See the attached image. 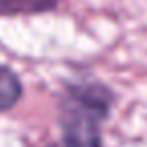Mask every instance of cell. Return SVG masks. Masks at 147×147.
Listing matches in <instances>:
<instances>
[{"mask_svg": "<svg viewBox=\"0 0 147 147\" xmlns=\"http://www.w3.org/2000/svg\"><path fill=\"white\" fill-rule=\"evenodd\" d=\"M117 95L101 81L67 83L59 97V141L83 147H103V125L115 107Z\"/></svg>", "mask_w": 147, "mask_h": 147, "instance_id": "6da1fadb", "label": "cell"}, {"mask_svg": "<svg viewBox=\"0 0 147 147\" xmlns=\"http://www.w3.org/2000/svg\"><path fill=\"white\" fill-rule=\"evenodd\" d=\"M24 95L22 81L14 69L0 63V113L12 111Z\"/></svg>", "mask_w": 147, "mask_h": 147, "instance_id": "7a4b0ae2", "label": "cell"}, {"mask_svg": "<svg viewBox=\"0 0 147 147\" xmlns=\"http://www.w3.org/2000/svg\"><path fill=\"white\" fill-rule=\"evenodd\" d=\"M63 0H0V16H34L53 12L61 6Z\"/></svg>", "mask_w": 147, "mask_h": 147, "instance_id": "3957f363", "label": "cell"}, {"mask_svg": "<svg viewBox=\"0 0 147 147\" xmlns=\"http://www.w3.org/2000/svg\"><path fill=\"white\" fill-rule=\"evenodd\" d=\"M49 147H83V145H69V143H63V141H55V143H51ZM105 147V145H103Z\"/></svg>", "mask_w": 147, "mask_h": 147, "instance_id": "277c9868", "label": "cell"}]
</instances>
